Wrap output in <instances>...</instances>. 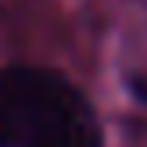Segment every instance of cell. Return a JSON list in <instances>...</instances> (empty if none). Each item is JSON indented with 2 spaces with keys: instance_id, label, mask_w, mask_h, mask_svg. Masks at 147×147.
<instances>
[{
  "instance_id": "obj_2",
  "label": "cell",
  "mask_w": 147,
  "mask_h": 147,
  "mask_svg": "<svg viewBox=\"0 0 147 147\" xmlns=\"http://www.w3.org/2000/svg\"><path fill=\"white\" fill-rule=\"evenodd\" d=\"M133 93H136V97H140L144 104H147V79H133Z\"/></svg>"
},
{
  "instance_id": "obj_1",
  "label": "cell",
  "mask_w": 147,
  "mask_h": 147,
  "mask_svg": "<svg viewBox=\"0 0 147 147\" xmlns=\"http://www.w3.org/2000/svg\"><path fill=\"white\" fill-rule=\"evenodd\" d=\"M0 147H100L90 100L47 68L0 72Z\"/></svg>"
}]
</instances>
